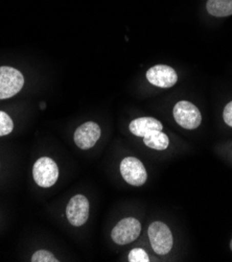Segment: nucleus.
Segmentation results:
<instances>
[{
	"label": "nucleus",
	"instance_id": "nucleus-1",
	"mask_svg": "<svg viewBox=\"0 0 232 262\" xmlns=\"http://www.w3.org/2000/svg\"><path fill=\"white\" fill-rule=\"evenodd\" d=\"M33 177L37 185L43 188H49L58 181L59 168L57 163L48 158L42 157L38 159L33 168Z\"/></svg>",
	"mask_w": 232,
	"mask_h": 262
},
{
	"label": "nucleus",
	"instance_id": "nucleus-6",
	"mask_svg": "<svg viewBox=\"0 0 232 262\" xmlns=\"http://www.w3.org/2000/svg\"><path fill=\"white\" fill-rule=\"evenodd\" d=\"M120 172L128 184L133 186L143 185L147 179L142 162L134 157H128L121 161Z\"/></svg>",
	"mask_w": 232,
	"mask_h": 262
},
{
	"label": "nucleus",
	"instance_id": "nucleus-9",
	"mask_svg": "<svg viewBox=\"0 0 232 262\" xmlns=\"http://www.w3.org/2000/svg\"><path fill=\"white\" fill-rule=\"evenodd\" d=\"M100 137V127L93 121H88L76 128L74 143L82 149H89L95 145Z\"/></svg>",
	"mask_w": 232,
	"mask_h": 262
},
{
	"label": "nucleus",
	"instance_id": "nucleus-15",
	"mask_svg": "<svg viewBox=\"0 0 232 262\" xmlns=\"http://www.w3.org/2000/svg\"><path fill=\"white\" fill-rule=\"evenodd\" d=\"M129 261L130 262H149L150 258L142 249H133L129 254Z\"/></svg>",
	"mask_w": 232,
	"mask_h": 262
},
{
	"label": "nucleus",
	"instance_id": "nucleus-14",
	"mask_svg": "<svg viewBox=\"0 0 232 262\" xmlns=\"http://www.w3.org/2000/svg\"><path fill=\"white\" fill-rule=\"evenodd\" d=\"M59 261L53 254L48 251H37L33 257L32 262H57Z\"/></svg>",
	"mask_w": 232,
	"mask_h": 262
},
{
	"label": "nucleus",
	"instance_id": "nucleus-16",
	"mask_svg": "<svg viewBox=\"0 0 232 262\" xmlns=\"http://www.w3.org/2000/svg\"><path fill=\"white\" fill-rule=\"evenodd\" d=\"M224 120L229 125L232 126V101H230L224 109Z\"/></svg>",
	"mask_w": 232,
	"mask_h": 262
},
{
	"label": "nucleus",
	"instance_id": "nucleus-11",
	"mask_svg": "<svg viewBox=\"0 0 232 262\" xmlns=\"http://www.w3.org/2000/svg\"><path fill=\"white\" fill-rule=\"evenodd\" d=\"M143 143L150 148L164 150L168 147L170 140L167 135L162 133V130H152L143 136Z\"/></svg>",
	"mask_w": 232,
	"mask_h": 262
},
{
	"label": "nucleus",
	"instance_id": "nucleus-12",
	"mask_svg": "<svg viewBox=\"0 0 232 262\" xmlns=\"http://www.w3.org/2000/svg\"><path fill=\"white\" fill-rule=\"evenodd\" d=\"M207 11L216 17H227L232 15V0H208Z\"/></svg>",
	"mask_w": 232,
	"mask_h": 262
},
{
	"label": "nucleus",
	"instance_id": "nucleus-7",
	"mask_svg": "<svg viewBox=\"0 0 232 262\" xmlns=\"http://www.w3.org/2000/svg\"><path fill=\"white\" fill-rule=\"evenodd\" d=\"M66 216L74 227L83 226L89 216V201L83 194L71 198L66 208Z\"/></svg>",
	"mask_w": 232,
	"mask_h": 262
},
{
	"label": "nucleus",
	"instance_id": "nucleus-4",
	"mask_svg": "<svg viewBox=\"0 0 232 262\" xmlns=\"http://www.w3.org/2000/svg\"><path fill=\"white\" fill-rule=\"evenodd\" d=\"M141 232L139 221L133 217L121 220L112 230L111 237L117 245H128L133 243Z\"/></svg>",
	"mask_w": 232,
	"mask_h": 262
},
{
	"label": "nucleus",
	"instance_id": "nucleus-2",
	"mask_svg": "<svg viewBox=\"0 0 232 262\" xmlns=\"http://www.w3.org/2000/svg\"><path fill=\"white\" fill-rule=\"evenodd\" d=\"M149 237L154 252L158 255H165L173 248V234L161 222H154L149 227Z\"/></svg>",
	"mask_w": 232,
	"mask_h": 262
},
{
	"label": "nucleus",
	"instance_id": "nucleus-5",
	"mask_svg": "<svg viewBox=\"0 0 232 262\" xmlns=\"http://www.w3.org/2000/svg\"><path fill=\"white\" fill-rule=\"evenodd\" d=\"M174 117L179 125L187 129L197 128L202 121L200 110L194 103L186 100L179 101L176 104L174 108Z\"/></svg>",
	"mask_w": 232,
	"mask_h": 262
},
{
	"label": "nucleus",
	"instance_id": "nucleus-10",
	"mask_svg": "<svg viewBox=\"0 0 232 262\" xmlns=\"http://www.w3.org/2000/svg\"><path fill=\"white\" fill-rule=\"evenodd\" d=\"M131 133L138 137H143L152 130H162V123L153 117H140L136 118L130 123Z\"/></svg>",
	"mask_w": 232,
	"mask_h": 262
},
{
	"label": "nucleus",
	"instance_id": "nucleus-8",
	"mask_svg": "<svg viewBox=\"0 0 232 262\" xmlns=\"http://www.w3.org/2000/svg\"><path fill=\"white\" fill-rule=\"evenodd\" d=\"M146 78L152 85L160 88H171L178 81L175 69L166 65H156L150 68Z\"/></svg>",
	"mask_w": 232,
	"mask_h": 262
},
{
	"label": "nucleus",
	"instance_id": "nucleus-13",
	"mask_svg": "<svg viewBox=\"0 0 232 262\" xmlns=\"http://www.w3.org/2000/svg\"><path fill=\"white\" fill-rule=\"evenodd\" d=\"M14 128L12 118L4 111H0V137L9 135Z\"/></svg>",
	"mask_w": 232,
	"mask_h": 262
},
{
	"label": "nucleus",
	"instance_id": "nucleus-3",
	"mask_svg": "<svg viewBox=\"0 0 232 262\" xmlns=\"http://www.w3.org/2000/svg\"><path fill=\"white\" fill-rule=\"evenodd\" d=\"M24 85L22 73L12 67H0V99L16 95Z\"/></svg>",
	"mask_w": 232,
	"mask_h": 262
}]
</instances>
